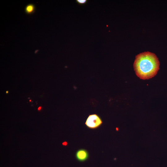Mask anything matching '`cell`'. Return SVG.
<instances>
[{"mask_svg":"<svg viewBox=\"0 0 167 167\" xmlns=\"http://www.w3.org/2000/svg\"><path fill=\"white\" fill-rule=\"evenodd\" d=\"M27 9L28 11H31L32 10V7L31 6H28L27 7Z\"/></svg>","mask_w":167,"mask_h":167,"instance_id":"obj_4","label":"cell"},{"mask_svg":"<svg viewBox=\"0 0 167 167\" xmlns=\"http://www.w3.org/2000/svg\"><path fill=\"white\" fill-rule=\"evenodd\" d=\"M6 93H7L8 92V91H6Z\"/></svg>","mask_w":167,"mask_h":167,"instance_id":"obj_9","label":"cell"},{"mask_svg":"<svg viewBox=\"0 0 167 167\" xmlns=\"http://www.w3.org/2000/svg\"><path fill=\"white\" fill-rule=\"evenodd\" d=\"M159 66L160 62L156 56L148 51L137 55L133 64L136 75L143 79L154 77L159 69Z\"/></svg>","mask_w":167,"mask_h":167,"instance_id":"obj_1","label":"cell"},{"mask_svg":"<svg viewBox=\"0 0 167 167\" xmlns=\"http://www.w3.org/2000/svg\"><path fill=\"white\" fill-rule=\"evenodd\" d=\"M62 144L64 145H66L67 144V143L66 142H64Z\"/></svg>","mask_w":167,"mask_h":167,"instance_id":"obj_6","label":"cell"},{"mask_svg":"<svg viewBox=\"0 0 167 167\" xmlns=\"http://www.w3.org/2000/svg\"><path fill=\"white\" fill-rule=\"evenodd\" d=\"M116 129L118 131V128H116Z\"/></svg>","mask_w":167,"mask_h":167,"instance_id":"obj_8","label":"cell"},{"mask_svg":"<svg viewBox=\"0 0 167 167\" xmlns=\"http://www.w3.org/2000/svg\"><path fill=\"white\" fill-rule=\"evenodd\" d=\"M31 101V100H30V101Z\"/></svg>","mask_w":167,"mask_h":167,"instance_id":"obj_10","label":"cell"},{"mask_svg":"<svg viewBox=\"0 0 167 167\" xmlns=\"http://www.w3.org/2000/svg\"><path fill=\"white\" fill-rule=\"evenodd\" d=\"M41 109V107H38V110H40Z\"/></svg>","mask_w":167,"mask_h":167,"instance_id":"obj_7","label":"cell"},{"mask_svg":"<svg viewBox=\"0 0 167 167\" xmlns=\"http://www.w3.org/2000/svg\"><path fill=\"white\" fill-rule=\"evenodd\" d=\"M102 123L100 117L96 114L89 115L88 117L85 124L89 128L95 129L100 127Z\"/></svg>","mask_w":167,"mask_h":167,"instance_id":"obj_2","label":"cell"},{"mask_svg":"<svg viewBox=\"0 0 167 167\" xmlns=\"http://www.w3.org/2000/svg\"><path fill=\"white\" fill-rule=\"evenodd\" d=\"M89 156L88 152L86 149H80L76 152L75 157L77 160L80 162H83L87 160Z\"/></svg>","mask_w":167,"mask_h":167,"instance_id":"obj_3","label":"cell"},{"mask_svg":"<svg viewBox=\"0 0 167 167\" xmlns=\"http://www.w3.org/2000/svg\"><path fill=\"white\" fill-rule=\"evenodd\" d=\"M81 3H83L86 2L85 0H78L77 1Z\"/></svg>","mask_w":167,"mask_h":167,"instance_id":"obj_5","label":"cell"}]
</instances>
